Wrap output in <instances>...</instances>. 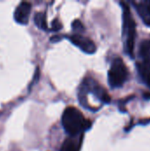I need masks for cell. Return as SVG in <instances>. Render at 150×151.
Masks as SVG:
<instances>
[{"instance_id": "cell-1", "label": "cell", "mask_w": 150, "mask_h": 151, "mask_svg": "<svg viewBox=\"0 0 150 151\" xmlns=\"http://www.w3.org/2000/svg\"><path fill=\"white\" fill-rule=\"evenodd\" d=\"M62 125L68 134L75 136L88 129L91 126V122L86 119L78 109L69 106L62 115Z\"/></svg>"}, {"instance_id": "cell-2", "label": "cell", "mask_w": 150, "mask_h": 151, "mask_svg": "<svg viewBox=\"0 0 150 151\" xmlns=\"http://www.w3.org/2000/svg\"><path fill=\"white\" fill-rule=\"evenodd\" d=\"M123 6V35L125 39V50L126 54L133 57L134 42L136 36V24L132 16L130 8L125 3Z\"/></svg>"}, {"instance_id": "cell-3", "label": "cell", "mask_w": 150, "mask_h": 151, "mask_svg": "<svg viewBox=\"0 0 150 151\" xmlns=\"http://www.w3.org/2000/svg\"><path fill=\"white\" fill-rule=\"evenodd\" d=\"M128 70L121 58H115L108 73V81L111 88H120L126 81Z\"/></svg>"}, {"instance_id": "cell-4", "label": "cell", "mask_w": 150, "mask_h": 151, "mask_svg": "<svg viewBox=\"0 0 150 151\" xmlns=\"http://www.w3.org/2000/svg\"><path fill=\"white\" fill-rule=\"evenodd\" d=\"M81 89L87 92H92L103 103L109 104L111 102V96L107 91L94 80L86 79L81 86Z\"/></svg>"}, {"instance_id": "cell-5", "label": "cell", "mask_w": 150, "mask_h": 151, "mask_svg": "<svg viewBox=\"0 0 150 151\" xmlns=\"http://www.w3.org/2000/svg\"><path fill=\"white\" fill-rule=\"evenodd\" d=\"M68 39L71 41L72 44L80 48L82 51L88 53V54H93L96 50V46L95 42L90 40L89 38L83 36L80 34L72 35L68 37Z\"/></svg>"}, {"instance_id": "cell-6", "label": "cell", "mask_w": 150, "mask_h": 151, "mask_svg": "<svg viewBox=\"0 0 150 151\" xmlns=\"http://www.w3.org/2000/svg\"><path fill=\"white\" fill-rule=\"evenodd\" d=\"M30 12H31V4L28 2H21L15 9L14 19L19 24L26 25L28 23Z\"/></svg>"}, {"instance_id": "cell-7", "label": "cell", "mask_w": 150, "mask_h": 151, "mask_svg": "<svg viewBox=\"0 0 150 151\" xmlns=\"http://www.w3.org/2000/svg\"><path fill=\"white\" fill-rule=\"evenodd\" d=\"M135 6L143 22L148 27H150V0L137 3Z\"/></svg>"}, {"instance_id": "cell-8", "label": "cell", "mask_w": 150, "mask_h": 151, "mask_svg": "<svg viewBox=\"0 0 150 151\" xmlns=\"http://www.w3.org/2000/svg\"><path fill=\"white\" fill-rule=\"evenodd\" d=\"M139 54L142 64L150 68V40H144L140 44Z\"/></svg>"}, {"instance_id": "cell-9", "label": "cell", "mask_w": 150, "mask_h": 151, "mask_svg": "<svg viewBox=\"0 0 150 151\" xmlns=\"http://www.w3.org/2000/svg\"><path fill=\"white\" fill-rule=\"evenodd\" d=\"M137 68L141 78L142 79L144 83L150 88V68L142 63H139L137 65Z\"/></svg>"}, {"instance_id": "cell-10", "label": "cell", "mask_w": 150, "mask_h": 151, "mask_svg": "<svg viewBox=\"0 0 150 151\" xmlns=\"http://www.w3.org/2000/svg\"><path fill=\"white\" fill-rule=\"evenodd\" d=\"M34 20L35 25L43 30H47L48 29V25H47V21H46V15L43 12H36L34 14Z\"/></svg>"}, {"instance_id": "cell-11", "label": "cell", "mask_w": 150, "mask_h": 151, "mask_svg": "<svg viewBox=\"0 0 150 151\" xmlns=\"http://www.w3.org/2000/svg\"><path fill=\"white\" fill-rule=\"evenodd\" d=\"M60 151H79V149H78L77 143L73 140L66 139L64 142Z\"/></svg>"}, {"instance_id": "cell-12", "label": "cell", "mask_w": 150, "mask_h": 151, "mask_svg": "<svg viewBox=\"0 0 150 151\" xmlns=\"http://www.w3.org/2000/svg\"><path fill=\"white\" fill-rule=\"evenodd\" d=\"M72 28H73L74 31H77V32H79V33L84 31V26H83V24L81 23V21L79 20V19H75V20L72 22Z\"/></svg>"}, {"instance_id": "cell-13", "label": "cell", "mask_w": 150, "mask_h": 151, "mask_svg": "<svg viewBox=\"0 0 150 151\" xmlns=\"http://www.w3.org/2000/svg\"><path fill=\"white\" fill-rule=\"evenodd\" d=\"M51 30L52 31H58L62 28V24L60 23V21L58 19H54L51 23Z\"/></svg>"}]
</instances>
